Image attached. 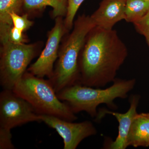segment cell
Here are the masks:
<instances>
[{"label":"cell","instance_id":"1","mask_svg":"<svg viewBox=\"0 0 149 149\" xmlns=\"http://www.w3.org/2000/svg\"><path fill=\"white\" fill-rule=\"evenodd\" d=\"M128 55L116 30L95 26L87 35L79 55V84L100 88L113 82Z\"/></svg>","mask_w":149,"mask_h":149},{"label":"cell","instance_id":"2","mask_svg":"<svg viewBox=\"0 0 149 149\" xmlns=\"http://www.w3.org/2000/svg\"><path fill=\"white\" fill-rule=\"evenodd\" d=\"M136 83L135 79L116 78L111 86L104 89L77 83L65 88L57 95L61 100L68 104L74 113L85 111L95 118L98 114L97 107L102 104H106L112 109H116L114 100L126 98Z\"/></svg>","mask_w":149,"mask_h":149},{"label":"cell","instance_id":"3","mask_svg":"<svg viewBox=\"0 0 149 149\" xmlns=\"http://www.w3.org/2000/svg\"><path fill=\"white\" fill-rule=\"evenodd\" d=\"M95 27L90 16L79 17L74 29L61 51L53 74L49 80L57 94L65 88L79 84L78 60L87 35Z\"/></svg>","mask_w":149,"mask_h":149},{"label":"cell","instance_id":"4","mask_svg":"<svg viewBox=\"0 0 149 149\" xmlns=\"http://www.w3.org/2000/svg\"><path fill=\"white\" fill-rule=\"evenodd\" d=\"M13 91L31 104L40 115H47L63 120H77L70 107L58 97L49 80L25 72Z\"/></svg>","mask_w":149,"mask_h":149},{"label":"cell","instance_id":"5","mask_svg":"<svg viewBox=\"0 0 149 149\" xmlns=\"http://www.w3.org/2000/svg\"><path fill=\"white\" fill-rule=\"evenodd\" d=\"M2 44L0 84L3 89L13 90L35 56V48L33 45L14 44L9 40Z\"/></svg>","mask_w":149,"mask_h":149},{"label":"cell","instance_id":"6","mask_svg":"<svg viewBox=\"0 0 149 149\" xmlns=\"http://www.w3.org/2000/svg\"><path fill=\"white\" fill-rule=\"evenodd\" d=\"M40 115L32 105L13 90L0 93V127L11 130L32 122H40Z\"/></svg>","mask_w":149,"mask_h":149},{"label":"cell","instance_id":"7","mask_svg":"<svg viewBox=\"0 0 149 149\" xmlns=\"http://www.w3.org/2000/svg\"><path fill=\"white\" fill-rule=\"evenodd\" d=\"M40 118L41 121L55 130L62 138L64 149H75L84 139L97 133L95 127L88 120L73 123L44 114L40 115Z\"/></svg>","mask_w":149,"mask_h":149},{"label":"cell","instance_id":"8","mask_svg":"<svg viewBox=\"0 0 149 149\" xmlns=\"http://www.w3.org/2000/svg\"><path fill=\"white\" fill-rule=\"evenodd\" d=\"M63 32V25L60 18L56 19L55 24L50 32L46 47L37 60L28 69L31 74L40 78L52 76L54 65L58 57V49Z\"/></svg>","mask_w":149,"mask_h":149},{"label":"cell","instance_id":"9","mask_svg":"<svg viewBox=\"0 0 149 149\" xmlns=\"http://www.w3.org/2000/svg\"><path fill=\"white\" fill-rule=\"evenodd\" d=\"M140 99L139 95H133L130 96L129 99L130 108L125 113H119L109 111L106 109L102 111V113L101 112L98 113L96 117V120H100L105 114H111L116 117L119 123L118 135L116 140L112 141L110 143L109 149H125L128 147L127 136L133 119L138 113L137 108Z\"/></svg>","mask_w":149,"mask_h":149},{"label":"cell","instance_id":"10","mask_svg":"<svg viewBox=\"0 0 149 149\" xmlns=\"http://www.w3.org/2000/svg\"><path fill=\"white\" fill-rule=\"evenodd\" d=\"M125 0H102L90 17L96 27L112 29L118 22L125 19Z\"/></svg>","mask_w":149,"mask_h":149},{"label":"cell","instance_id":"11","mask_svg":"<svg viewBox=\"0 0 149 149\" xmlns=\"http://www.w3.org/2000/svg\"><path fill=\"white\" fill-rule=\"evenodd\" d=\"M127 146H149V113H137L133 120L127 139Z\"/></svg>","mask_w":149,"mask_h":149},{"label":"cell","instance_id":"12","mask_svg":"<svg viewBox=\"0 0 149 149\" xmlns=\"http://www.w3.org/2000/svg\"><path fill=\"white\" fill-rule=\"evenodd\" d=\"M23 0H0V34L1 38L7 37L13 26L11 13H18Z\"/></svg>","mask_w":149,"mask_h":149},{"label":"cell","instance_id":"13","mask_svg":"<svg viewBox=\"0 0 149 149\" xmlns=\"http://www.w3.org/2000/svg\"><path fill=\"white\" fill-rule=\"evenodd\" d=\"M149 11V0H125V19L134 23Z\"/></svg>","mask_w":149,"mask_h":149},{"label":"cell","instance_id":"14","mask_svg":"<svg viewBox=\"0 0 149 149\" xmlns=\"http://www.w3.org/2000/svg\"><path fill=\"white\" fill-rule=\"evenodd\" d=\"M24 5L28 9H36L49 6L53 8L54 17L63 15L66 12L64 0H23Z\"/></svg>","mask_w":149,"mask_h":149},{"label":"cell","instance_id":"15","mask_svg":"<svg viewBox=\"0 0 149 149\" xmlns=\"http://www.w3.org/2000/svg\"><path fill=\"white\" fill-rule=\"evenodd\" d=\"M84 1L85 0H68V5L67 8L65 20V25L67 28L70 29L72 27L76 13Z\"/></svg>","mask_w":149,"mask_h":149},{"label":"cell","instance_id":"16","mask_svg":"<svg viewBox=\"0 0 149 149\" xmlns=\"http://www.w3.org/2000/svg\"><path fill=\"white\" fill-rule=\"evenodd\" d=\"M14 27L22 32L27 30L32 24V22L27 17V15L19 16L17 13H13L10 14Z\"/></svg>","mask_w":149,"mask_h":149},{"label":"cell","instance_id":"17","mask_svg":"<svg viewBox=\"0 0 149 149\" xmlns=\"http://www.w3.org/2000/svg\"><path fill=\"white\" fill-rule=\"evenodd\" d=\"M10 129L0 127V149H14Z\"/></svg>","mask_w":149,"mask_h":149},{"label":"cell","instance_id":"18","mask_svg":"<svg viewBox=\"0 0 149 149\" xmlns=\"http://www.w3.org/2000/svg\"><path fill=\"white\" fill-rule=\"evenodd\" d=\"M136 31L145 37L149 36V11L138 21L133 23Z\"/></svg>","mask_w":149,"mask_h":149},{"label":"cell","instance_id":"19","mask_svg":"<svg viewBox=\"0 0 149 149\" xmlns=\"http://www.w3.org/2000/svg\"><path fill=\"white\" fill-rule=\"evenodd\" d=\"M22 31L16 27L12 26L8 33L9 41L14 44H19L24 42Z\"/></svg>","mask_w":149,"mask_h":149},{"label":"cell","instance_id":"20","mask_svg":"<svg viewBox=\"0 0 149 149\" xmlns=\"http://www.w3.org/2000/svg\"><path fill=\"white\" fill-rule=\"evenodd\" d=\"M146 38V42L147 44H148V46L149 48V37H145Z\"/></svg>","mask_w":149,"mask_h":149}]
</instances>
